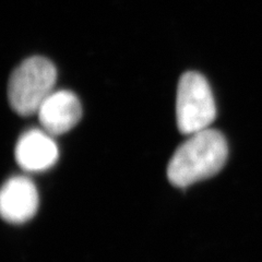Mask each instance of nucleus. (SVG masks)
Masks as SVG:
<instances>
[{"label": "nucleus", "instance_id": "f257e3e1", "mask_svg": "<svg viewBox=\"0 0 262 262\" xmlns=\"http://www.w3.org/2000/svg\"><path fill=\"white\" fill-rule=\"evenodd\" d=\"M228 146L225 137L215 129H206L189 136L171 157L168 180L185 188L217 174L225 165Z\"/></svg>", "mask_w": 262, "mask_h": 262}, {"label": "nucleus", "instance_id": "f03ea898", "mask_svg": "<svg viewBox=\"0 0 262 262\" xmlns=\"http://www.w3.org/2000/svg\"><path fill=\"white\" fill-rule=\"evenodd\" d=\"M57 69L45 57L34 56L24 60L11 73L8 83V100L21 116L37 114L39 106L55 90Z\"/></svg>", "mask_w": 262, "mask_h": 262}, {"label": "nucleus", "instance_id": "7ed1b4c3", "mask_svg": "<svg viewBox=\"0 0 262 262\" xmlns=\"http://www.w3.org/2000/svg\"><path fill=\"white\" fill-rule=\"evenodd\" d=\"M216 106L207 79L194 71L180 77L176 97V119L180 133L191 136L210 128Z\"/></svg>", "mask_w": 262, "mask_h": 262}, {"label": "nucleus", "instance_id": "20e7f679", "mask_svg": "<svg viewBox=\"0 0 262 262\" xmlns=\"http://www.w3.org/2000/svg\"><path fill=\"white\" fill-rule=\"evenodd\" d=\"M38 192L29 177L13 176L4 184L0 193V212L6 222L23 224L36 214Z\"/></svg>", "mask_w": 262, "mask_h": 262}, {"label": "nucleus", "instance_id": "39448f33", "mask_svg": "<svg viewBox=\"0 0 262 262\" xmlns=\"http://www.w3.org/2000/svg\"><path fill=\"white\" fill-rule=\"evenodd\" d=\"M53 137L43 128L26 131L15 145L18 165L29 173H42L52 168L59 158L58 145Z\"/></svg>", "mask_w": 262, "mask_h": 262}, {"label": "nucleus", "instance_id": "423d86ee", "mask_svg": "<svg viewBox=\"0 0 262 262\" xmlns=\"http://www.w3.org/2000/svg\"><path fill=\"white\" fill-rule=\"evenodd\" d=\"M37 116L45 131L52 136H60L77 126L82 116V106L75 93L58 90L39 106Z\"/></svg>", "mask_w": 262, "mask_h": 262}]
</instances>
